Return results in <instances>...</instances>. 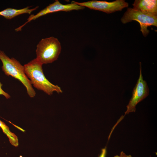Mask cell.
Wrapping results in <instances>:
<instances>
[{"mask_svg": "<svg viewBox=\"0 0 157 157\" xmlns=\"http://www.w3.org/2000/svg\"><path fill=\"white\" fill-rule=\"evenodd\" d=\"M140 64L139 77L133 89L132 96L126 106L127 110L125 112V115L128 114L130 113L135 112L137 104L146 97L149 94V90L147 82L143 79L141 62H140Z\"/></svg>", "mask_w": 157, "mask_h": 157, "instance_id": "6", "label": "cell"}, {"mask_svg": "<svg viewBox=\"0 0 157 157\" xmlns=\"http://www.w3.org/2000/svg\"><path fill=\"white\" fill-rule=\"evenodd\" d=\"M85 7L77 5L72 2L71 3L64 4L58 0L55 1L45 8L41 10L35 15H31L27 19V21L24 24L15 29L16 31L21 30L22 28L26 24L32 20H35L39 17L47 14L60 11L69 12L73 10H79L84 9Z\"/></svg>", "mask_w": 157, "mask_h": 157, "instance_id": "7", "label": "cell"}, {"mask_svg": "<svg viewBox=\"0 0 157 157\" xmlns=\"http://www.w3.org/2000/svg\"><path fill=\"white\" fill-rule=\"evenodd\" d=\"M72 2L90 9L101 11L108 14L121 11L123 8L128 7L129 6L128 3L124 0H116L112 2L97 0H92L83 2L74 1Z\"/></svg>", "mask_w": 157, "mask_h": 157, "instance_id": "5", "label": "cell"}, {"mask_svg": "<svg viewBox=\"0 0 157 157\" xmlns=\"http://www.w3.org/2000/svg\"><path fill=\"white\" fill-rule=\"evenodd\" d=\"M0 127L3 132L7 136L10 143L15 147L18 145L17 137L10 130L9 128L3 122L0 120Z\"/></svg>", "mask_w": 157, "mask_h": 157, "instance_id": "10", "label": "cell"}, {"mask_svg": "<svg viewBox=\"0 0 157 157\" xmlns=\"http://www.w3.org/2000/svg\"><path fill=\"white\" fill-rule=\"evenodd\" d=\"M107 154L106 147L101 149V152L98 157H106Z\"/></svg>", "mask_w": 157, "mask_h": 157, "instance_id": "12", "label": "cell"}, {"mask_svg": "<svg viewBox=\"0 0 157 157\" xmlns=\"http://www.w3.org/2000/svg\"><path fill=\"white\" fill-rule=\"evenodd\" d=\"M0 60L2 63V69L5 74L18 80L26 88L29 97H34L35 91L26 74L24 66L14 58H10L2 51H0Z\"/></svg>", "mask_w": 157, "mask_h": 157, "instance_id": "2", "label": "cell"}, {"mask_svg": "<svg viewBox=\"0 0 157 157\" xmlns=\"http://www.w3.org/2000/svg\"><path fill=\"white\" fill-rule=\"evenodd\" d=\"M114 157H132L130 155H127L125 154L123 151L121 152L119 156L116 155L114 156Z\"/></svg>", "mask_w": 157, "mask_h": 157, "instance_id": "13", "label": "cell"}, {"mask_svg": "<svg viewBox=\"0 0 157 157\" xmlns=\"http://www.w3.org/2000/svg\"><path fill=\"white\" fill-rule=\"evenodd\" d=\"M61 47L58 39L53 37L42 39L36 46V59L42 64L51 63L57 60Z\"/></svg>", "mask_w": 157, "mask_h": 157, "instance_id": "3", "label": "cell"}, {"mask_svg": "<svg viewBox=\"0 0 157 157\" xmlns=\"http://www.w3.org/2000/svg\"><path fill=\"white\" fill-rule=\"evenodd\" d=\"M31 7L27 6L20 9L8 8L0 11V15L3 16L6 19H10L22 14H30L32 12L36 10L39 7L38 6H37L34 8H30Z\"/></svg>", "mask_w": 157, "mask_h": 157, "instance_id": "9", "label": "cell"}, {"mask_svg": "<svg viewBox=\"0 0 157 157\" xmlns=\"http://www.w3.org/2000/svg\"><path fill=\"white\" fill-rule=\"evenodd\" d=\"M133 8L143 13L157 15V0H135Z\"/></svg>", "mask_w": 157, "mask_h": 157, "instance_id": "8", "label": "cell"}, {"mask_svg": "<svg viewBox=\"0 0 157 157\" xmlns=\"http://www.w3.org/2000/svg\"><path fill=\"white\" fill-rule=\"evenodd\" d=\"M2 84L0 81V95L4 96L7 99H9L10 96L8 93L4 91L2 89Z\"/></svg>", "mask_w": 157, "mask_h": 157, "instance_id": "11", "label": "cell"}, {"mask_svg": "<svg viewBox=\"0 0 157 157\" xmlns=\"http://www.w3.org/2000/svg\"><path fill=\"white\" fill-rule=\"evenodd\" d=\"M123 24L136 21L139 22L140 31L144 36L149 32L147 27L151 26H157V15L143 13L131 8H128L121 19Z\"/></svg>", "mask_w": 157, "mask_h": 157, "instance_id": "4", "label": "cell"}, {"mask_svg": "<svg viewBox=\"0 0 157 157\" xmlns=\"http://www.w3.org/2000/svg\"><path fill=\"white\" fill-rule=\"evenodd\" d=\"M42 65L35 58L24 65L26 74L32 85L49 95H52L54 92L62 93L63 91L60 87L51 83L45 77Z\"/></svg>", "mask_w": 157, "mask_h": 157, "instance_id": "1", "label": "cell"}]
</instances>
